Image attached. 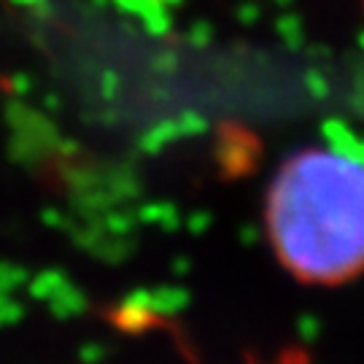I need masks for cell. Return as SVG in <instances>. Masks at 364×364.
Wrapping results in <instances>:
<instances>
[{
  "mask_svg": "<svg viewBox=\"0 0 364 364\" xmlns=\"http://www.w3.org/2000/svg\"><path fill=\"white\" fill-rule=\"evenodd\" d=\"M267 227L291 275L338 284L364 270V165L332 149H305L278 170Z\"/></svg>",
  "mask_w": 364,
  "mask_h": 364,
  "instance_id": "obj_1",
  "label": "cell"
}]
</instances>
